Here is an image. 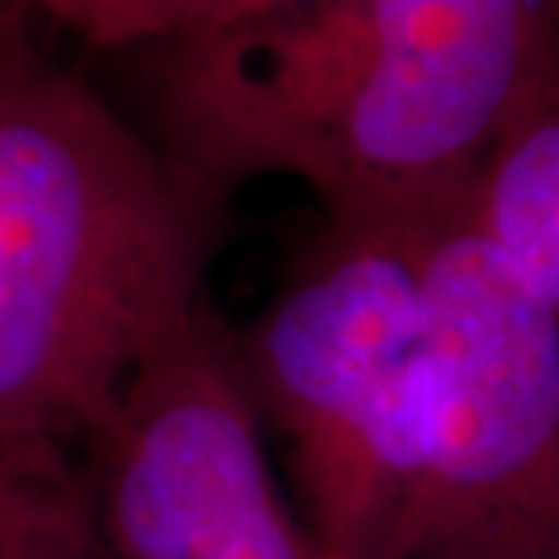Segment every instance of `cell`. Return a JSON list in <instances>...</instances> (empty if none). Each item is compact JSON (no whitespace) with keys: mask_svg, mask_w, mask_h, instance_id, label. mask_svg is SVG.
<instances>
[{"mask_svg":"<svg viewBox=\"0 0 559 559\" xmlns=\"http://www.w3.org/2000/svg\"><path fill=\"white\" fill-rule=\"evenodd\" d=\"M0 559H109L80 469L0 477Z\"/></svg>","mask_w":559,"mask_h":559,"instance_id":"ba28073f","label":"cell"},{"mask_svg":"<svg viewBox=\"0 0 559 559\" xmlns=\"http://www.w3.org/2000/svg\"><path fill=\"white\" fill-rule=\"evenodd\" d=\"M271 0H0V44L22 40L33 15L73 29L94 47H123L141 40H181L224 26Z\"/></svg>","mask_w":559,"mask_h":559,"instance_id":"52a82bcc","label":"cell"},{"mask_svg":"<svg viewBox=\"0 0 559 559\" xmlns=\"http://www.w3.org/2000/svg\"><path fill=\"white\" fill-rule=\"evenodd\" d=\"M473 224L559 314V73L498 134L469 192Z\"/></svg>","mask_w":559,"mask_h":559,"instance_id":"8992f818","label":"cell"},{"mask_svg":"<svg viewBox=\"0 0 559 559\" xmlns=\"http://www.w3.org/2000/svg\"><path fill=\"white\" fill-rule=\"evenodd\" d=\"M80 473L109 559H307L210 307L130 379Z\"/></svg>","mask_w":559,"mask_h":559,"instance_id":"5b68a950","label":"cell"},{"mask_svg":"<svg viewBox=\"0 0 559 559\" xmlns=\"http://www.w3.org/2000/svg\"><path fill=\"white\" fill-rule=\"evenodd\" d=\"M433 404L386 559H559V314L473 224L423 228Z\"/></svg>","mask_w":559,"mask_h":559,"instance_id":"277c9868","label":"cell"},{"mask_svg":"<svg viewBox=\"0 0 559 559\" xmlns=\"http://www.w3.org/2000/svg\"><path fill=\"white\" fill-rule=\"evenodd\" d=\"M549 73L538 0H271L163 44L152 141L217 199L293 174L332 224L423 228Z\"/></svg>","mask_w":559,"mask_h":559,"instance_id":"6da1fadb","label":"cell"},{"mask_svg":"<svg viewBox=\"0 0 559 559\" xmlns=\"http://www.w3.org/2000/svg\"><path fill=\"white\" fill-rule=\"evenodd\" d=\"M221 206L26 37L0 44V477L80 469L206 311Z\"/></svg>","mask_w":559,"mask_h":559,"instance_id":"7a4b0ae2","label":"cell"},{"mask_svg":"<svg viewBox=\"0 0 559 559\" xmlns=\"http://www.w3.org/2000/svg\"><path fill=\"white\" fill-rule=\"evenodd\" d=\"M307 559H347V556H336V552H329V549H318V545L307 542Z\"/></svg>","mask_w":559,"mask_h":559,"instance_id":"9c48e42d","label":"cell"},{"mask_svg":"<svg viewBox=\"0 0 559 559\" xmlns=\"http://www.w3.org/2000/svg\"><path fill=\"white\" fill-rule=\"evenodd\" d=\"M423 228L332 224L231 336L249 404L289 455L307 542L347 559L390 556L426 462Z\"/></svg>","mask_w":559,"mask_h":559,"instance_id":"3957f363","label":"cell"}]
</instances>
